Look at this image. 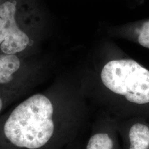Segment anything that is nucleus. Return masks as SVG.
<instances>
[{
    "instance_id": "nucleus-6",
    "label": "nucleus",
    "mask_w": 149,
    "mask_h": 149,
    "mask_svg": "<svg viewBox=\"0 0 149 149\" xmlns=\"http://www.w3.org/2000/svg\"><path fill=\"white\" fill-rule=\"evenodd\" d=\"M113 143L107 134H95L91 138L86 149H113Z\"/></svg>"
},
{
    "instance_id": "nucleus-7",
    "label": "nucleus",
    "mask_w": 149,
    "mask_h": 149,
    "mask_svg": "<svg viewBox=\"0 0 149 149\" xmlns=\"http://www.w3.org/2000/svg\"><path fill=\"white\" fill-rule=\"evenodd\" d=\"M14 87H0V113L2 111L5 107L6 106L10 99L15 97V93H12V90L10 89Z\"/></svg>"
},
{
    "instance_id": "nucleus-3",
    "label": "nucleus",
    "mask_w": 149,
    "mask_h": 149,
    "mask_svg": "<svg viewBox=\"0 0 149 149\" xmlns=\"http://www.w3.org/2000/svg\"><path fill=\"white\" fill-rule=\"evenodd\" d=\"M16 1L7 0L0 4V54L17 55L31 45V39L16 19Z\"/></svg>"
},
{
    "instance_id": "nucleus-2",
    "label": "nucleus",
    "mask_w": 149,
    "mask_h": 149,
    "mask_svg": "<svg viewBox=\"0 0 149 149\" xmlns=\"http://www.w3.org/2000/svg\"><path fill=\"white\" fill-rule=\"evenodd\" d=\"M101 79L108 89L136 104L149 102V71L130 59L112 60L104 66Z\"/></svg>"
},
{
    "instance_id": "nucleus-5",
    "label": "nucleus",
    "mask_w": 149,
    "mask_h": 149,
    "mask_svg": "<svg viewBox=\"0 0 149 149\" xmlns=\"http://www.w3.org/2000/svg\"><path fill=\"white\" fill-rule=\"evenodd\" d=\"M129 149H149V128L142 124H135L129 130Z\"/></svg>"
},
{
    "instance_id": "nucleus-1",
    "label": "nucleus",
    "mask_w": 149,
    "mask_h": 149,
    "mask_svg": "<svg viewBox=\"0 0 149 149\" xmlns=\"http://www.w3.org/2000/svg\"><path fill=\"white\" fill-rule=\"evenodd\" d=\"M54 107L48 97L36 93L21 102L0 122L3 135L13 146L38 149L52 137Z\"/></svg>"
},
{
    "instance_id": "nucleus-8",
    "label": "nucleus",
    "mask_w": 149,
    "mask_h": 149,
    "mask_svg": "<svg viewBox=\"0 0 149 149\" xmlns=\"http://www.w3.org/2000/svg\"><path fill=\"white\" fill-rule=\"evenodd\" d=\"M138 41L142 46L149 48V21L143 24L139 36Z\"/></svg>"
},
{
    "instance_id": "nucleus-9",
    "label": "nucleus",
    "mask_w": 149,
    "mask_h": 149,
    "mask_svg": "<svg viewBox=\"0 0 149 149\" xmlns=\"http://www.w3.org/2000/svg\"><path fill=\"white\" fill-rule=\"evenodd\" d=\"M1 3V0H0V4Z\"/></svg>"
},
{
    "instance_id": "nucleus-4",
    "label": "nucleus",
    "mask_w": 149,
    "mask_h": 149,
    "mask_svg": "<svg viewBox=\"0 0 149 149\" xmlns=\"http://www.w3.org/2000/svg\"><path fill=\"white\" fill-rule=\"evenodd\" d=\"M22 67L18 55L0 54V87L17 85Z\"/></svg>"
}]
</instances>
